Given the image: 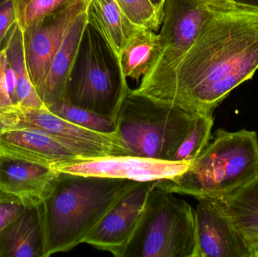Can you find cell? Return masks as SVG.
Returning a JSON list of instances; mask_svg holds the SVG:
<instances>
[{
    "mask_svg": "<svg viewBox=\"0 0 258 257\" xmlns=\"http://www.w3.org/2000/svg\"><path fill=\"white\" fill-rule=\"evenodd\" d=\"M37 205L45 257L82 243L138 182L57 172Z\"/></svg>",
    "mask_w": 258,
    "mask_h": 257,
    "instance_id": "2",
    "label": "cell"
},
{
    "mask_svg": "<svg viewBox=\"0 0 258 257\" xmlns=\"http://www.w3.org/2000/svg\"><path fill=\"white\" fill-rule=\"evenodd\" d=\"M257 175V132L219 129L184 172L171 179L156 181V185L173 194L218 199Z\"/></svg>",
    "mask_w": 258,
    "mask_h": 257,
    "instance_id": "3",
    "label": "cell"
},
{
    "mask_svg": "<svg viewBox=\"0 0 258 257\" xmlns=\"http://www.w3.org/2000/svg\"><path fill=\"white\" fill-rule=\"evenodd\" d=\"M257 69L258 10L217 0L187 51L153 66L135 91L192 114L213 115Z\"/></svg>",
    "mask_w": 258,
    "mask_h": 257,
    "instance_id": "1",
    "label": "cell"
},
{
    "mask_svg": "<svg viewBox=\"0 0 258 257\" xmlns=\"http://www.w3.org/2000/svg\"><path fill=\"white\" fill-rule=\"evenodd\" d=\"M3 48L6 51L8 66L15 78L12 100L16 110L45 107L30 78L24 53L22 30L18 23L11 29Z\"/></svg>",
    "mask_w": 258,
    "mask_h": 257,
    "instance_id": "18",
    "label": "cell"
},
{
    "mask_svg": "<svg viewBox=\"0 0 258 257\" xmlns=\"http://www.w3.org/2000/svg\"><path fill=\"white\" fill-rule=\"evenodd\" d=\"M88 23L102 35L118 57L141 27L132 24L114 0H89Z\"/></svg>",
    "mask_w": 258,
    "mask_h": 257,
    "instance_id": "17",
    "label": "cell"
},
{
    "mask_svg": "<svg viewBox=\"0 0 258 257\" xmlns=\"http://www.w3.org/2000/svg\"><path fill=\"white\" fill-rule=\"evenodd\" d=\"M160 52L159 34L153 30L140 28L119 57L124 75L139 81L156 63Z\"/></svg>",
    "mask_w": 258,
    "mask_h": 257,
    "instance_id": "20",
    "label": "cell"
},
{
    "mask_svg": "<svg viewBox=\"0 0 258 257\" xmlns=\"http://www.w3.org/2000/svg\"><path fill=\"white\" fill-rule=\"evenodd\" d=\"M197 116L129 89L116 122L132 155L173 161Z\"/></svg>",
    "mask_w": 258,
    "mask_h": 257,
    "instance_id": "4",
    "label": "cell"
},
{
    "mask_svg": "<svg viewBox=\"0 0 258 257\" xmlns=\"http://www.w3.org/2000/svg\"><path fill=\"white\" fill-rule=\"evenodd\" d=\"M216 3L217 0H166L158 33L161 52L153 66L171 63L186 52Z\"/></svg>",
    "mask_w": 258,
    "mask_h": 257,
    "instance_id": "11",
    "label": "cell"
},
{
    "mask_svg": "<svg viewBox=\"0 0 258 257\" xmlns=\"http://www.w3.org/2000/svg\"><path fill=\"white\" fill-rule=\"evenodd\" d=\"M86 11L79 16L67 33L51 60L43 81L36 89L39 98L46 108L64 99L67 84L88 22Z\"/></svg>",
    "mask_w": 258,
    "mask_h": 257,
    "instance_id": "15",
    "label": "cell"
},
{
    "mask_svg": "<svg viewBox=\"0 0 258 257\" xmlns=\"http://www.w3.org/2000/svg\"><path fill=\"white\" fill-rule=\"evenodd\" d=\"M197 257H253L251 245L216 199H197Z\"/></svg>",
    "mask_w": 258,
    "mask_h": 257,
    "instance_id": "12",
    "label": "cell"
},
{
    "mask_svg": "<svg viewBox=\"0 0 258 257\" xmlns=\"http://www.w3.org/2000/svg\"><path fill=\"white\" fill-rule=\"evenodd\" d=\"M227 1H233V0H227Z\"/></svg>",
    "mask_w": 258,
    "mask_h": 257,
    "instance_id": "32",
    "label": "cell"
},
{
    "mask_svg": "<svg viewBox=\"0 0 258 257\" xmlns=\"http://www.w3.org/2000/svg\"><path fill=\"white\" fill-rule=\"evenodd\" d=\"M252 249L253 257H258V241L251 244Z\"/></svg>",
    "mask_w": 258,
    "mask_h": 257,
    "instance_id": "30",
    "label": "cell"
},
{
    "mask_svg": "<svg viewBox=\"0 0 258 257\" xmlns=\"http://www.w3.org/2000/svg\"><path fill=\"white\" fill-rule=\"evenodd\" d=\"M6 193H2V192H0V199H1V198H3V196H6Z\"/></svg>",
    "mask_w": 258,
    "mask_h": 257,
    "instance_id": "31",
    "label": "cell"
},
{
    "mask_svg": "<svg viewBox=\"0 0 258 257\" xmlns=\"http://www.w3.org/2000/svg\"><path fill=\"white\" fill-rule=\"evenodd\" d=\"M24 204L20 199L6 194L0 199V234L23 211Z\"/></svg>",
    "mask_w": 258,
    "mask_h": 257,
    "instance_id": "26",
    "label": "cell"
},
{
    "mask_svg": "<svg viewBox=\"0 0 258 257\" xmlns=\"http://www.w3.org/2000/svg\"><path fill=\"white\" fill-rule=\"evenodd\" d=\"M7 69L6 51L3 48L0 50V123L13 117L17 111L9 93Z\"/></svg>",
    "mask_w": 258,
    "mask_h": 257,
    "instance_id": "25",
    "label": "cell"
},
{
    "mask_svg": "<svg viewBox=\"0 0 258 257\" xmlns=\"http://www.w3.org/2000/svg\"><path fill=\"white\" fill-rule=\"evenodd\" d=\"M129 89L119 57L87 22L63 100L116 120Z\"/></svg>",
    "mask_w": 258,
    "mask_h": 257,
    "instance_id": "5",
    "label": "cell"
},
{
    "mask_svg": "<svg viewBox=\"0 0 258 257\" xmlns=\"http://www.w3.org/2000/svg\"><path fill=\"white\" fill-rule=\"evenodd\" d=\"M14 126L30 127L48 133L74 151L80 159L133 155L118 132L104 134L91 131L56 116L46 107L17 110L2 128Z\"/></svg>",
    "mask_w": 258,
    "mask_h": 257,
    "instance_id": "7",
    "label": "cell"
},
{
    "mask_svg": "<svg viewBox=\"0 0 258 257\" xmlns=\"http://www.w3.org/2000/svg\"><path fill=\"white\" fill-rule=\"evenodd\" d=\"M250 244L258 241V175L230 194L216 199Z\"/></svg>",
    "mask_w": 258,
    "mask_h": 257,
    "instance_id": "19",
    "label": "cell"
},
{
    "mask_svg": "<svg viewBox=\"0 0 258 257\" xmlns=\"http://www.w3.org/2000/svg\"><path fill=\"white\" fill-rule=\"evenodd\" d=\"M197 253L194 210L155 182L123 257H197Z\"/></svg>",
    "mask_w": 258,
    "mask_h": 257,
    "instance_id": "6",
    "label": "cell"
},
{
    "mask_svg": "<svg viewBox=\"0 0 258 257\" xmlns=\"http://www.w3.org/2000/svg\"><path fill=\"white\" fill-rule=\"evenodd\" d=\"M0 152L54 167L80 159L60 140L45 131L30 127L0 129Z\"/></svg>",
    "mask_w": 258,
    "mask_h": 257,
    "instance_id": "13",
    "label": "cell"
},
{
    "mask_svg": "<svg viewBox=\"0 0 258 257\" xmlns=\"http://www.w3.org/2000/svg\"><path fill=\"white\" fill-rule=\"evenodd\" d=\"M155 182H138L109 211L84 243L114 256L123 257Z\"/></svg>",
    "mask_w": 258,
    "mask_h": 257,
    "instance_id": "10",
    "label": "cell"
},
{
    "mask_svg": "<svg viewBox=\"0 0 258 257\" xmlns=\"http://www.w3.org/2000/svg\"><path fill=\"white\" fill-rule=\"evenodd\" d=\"M57 173L48 166L0 154V192L24 205H38Z\"/></svg>",
    "mask_w": 258,
    "mask_h": 257,
    "instance_id": "14",
    "label": "cell"
},
{
    "mask_svg": "<svg viewBox=\"0 0 258 257\" xmlns=\"http://www.w3.org/2000/svg\"><path fill=\"white\" fill-rule=\"evenodd\" d=\"M213 125V115H197L194 125L176 152L173 161L191 164L209 144Z\"/></svg>",
    "mask_w": 258,
    "mask_h": 257,
    "instance_id": "22",
    "label": "cell"
},
{
    "mask_svg": "<svg viewBox=\"0 0 258 257\" xmlns=\"http://www.w3.org/2000/svg\"><path fill=\"white\" fill-rule=\"evenodd\" d=\"M189 164L137 155H110L92 159H78L54 169L56 172L84 176L151 182L171 179L180 175Z\"/></svg>",
    "mask_w": 258,
    "mask_h": 257,
    "instance_id": "9",
    "label": "cell"
},
{
    "mask_svg": "<svg viewBox=\"0 0 258 257\" xmlns=\"http://www.w3.org/2000/svg\"><path fill=\"white\" fill-rule=\"evenodd\" d=\"M0 257H45L37 205H25L1 232Z\"/></svg>",
    "mask_w": 258,
    "mask_h": 257,
    "instance_id": "16",
    "label": "cell"
},
{
    "mask_svg": "<svg viewBox=\"0 0 258 257\" xmlns=\"http://www.w3.org/2000/svg\"><path fill=\"white\" fill-rule=\"evenodd\" d=\"M17 22L16 12L12 0H0V50L6 36Z\"/></svg>",
    "mask_w": 258,
    "mask_h": 257,
    "instance_id": "27",
    "label": "cell"
},
{
    "mask_svg": "<svg viewBox=\"0 0 258 257\" xmlns=\"http://www.w3.org/2000/svg\"><path fill=\"white\" fill-rule=\"evenodd\" d=\"M124 15L137 27L157 32L160 30L162 18L150 0H114Z\"/></svg>",
    "mask_w": 258,
    "mask_h": 257,
    "instance_id": "24",
    "label": "cell"
},
{
    "mask_svg": "<svg viewBox=\"0 0 258 257\" xmlns=\"http://www.w3.org/2000/svg\"><path fill=\"white\" fill-rule=\"evenodd\" d=\"M56 116L91 131L104 134L117 133L116 122L113 118L73 105L68 101H59L47 107Z\"/></svg>",
    "mask_w": 258,
    "mask_h": 257,
    "instance_id": "21",
    "label": "cell"
},
{
    "mask_svg": "<svg viewBox=\"0 0 258 257\" xmlns=\"http://www.w3.org/2000/svg\"><path fill=\"white\" fill-rule=\"evenodd\" d=\"M89 0H77L22 30L26 62L35 89L43 81L51 60Z\"/></svg>",
    "mask_w": 258,
    "mask_h": 257,
    "instance_id": "8",
    "label": "cell"
},
{
    "mask_svg": "<svg viewBox=\"0 0 258 257\" xmlns=\"http://www.w3.org/2000/svg\"><path fill=\"white\" fill-rule=\"evenodd\" d=\"M235 4L258 10V0H233Z\"/></svg>",
    "mask_w": 258,
    "mask_h": 257,
    "instance_id": "28",
    "label": "cell"
},
{
    "mask_svg": "<svg viewBox=\"0 0 258 257\" xmlns=\"http://www.w3.org/2000/svg\"><path fill=\"white\" fill-rule=\"evenodd\" d=\"M75 1L77 0H12L17 23L22 30L38 20Z\"/></svg>",
    "mask_w": 258,
    "mask_h": 257,
    "instance_id": "23",
    "label": "cell"
},
{
    "mask_svg": "<svg viewBox=\"0 0 258 257\" xmlns=\"http://www.w3.org/2000/svg\"><path fill=\"white\" fill-rule=\"evenodd\" d=\"M166 0H150V3L153 5L159 16L163 19L164 6Z\"/></svg>",
    "mask_w": 258,
    "mask_h": 257,
    "instance_id": "29",
    "label": "cell"
},
{
    "mask_svg": "<svg viewBox=\"0 0 258 257\" xmlns=\"http://www.w3.org/2000/svg\"><path fill=\"white\" fill-rule=\"evenodd\" d=\"M0 154H1V152H0Z\"/></svg>",
    "mask_w": 258,
    "mask_h": 257,
    "instance_id": "33",
    "label": "cell"
}]
</instances>
